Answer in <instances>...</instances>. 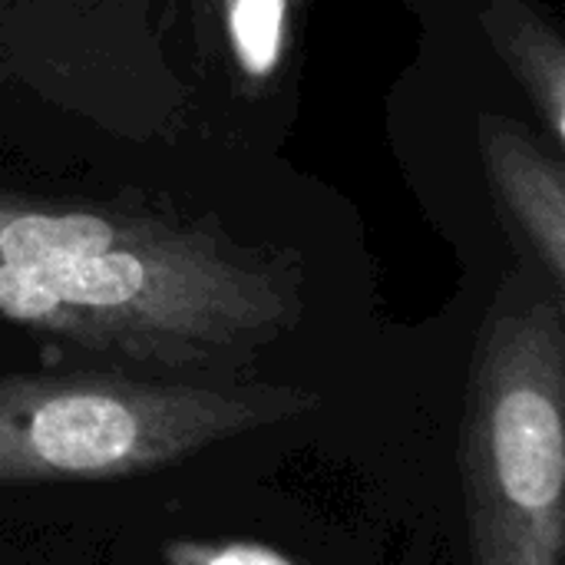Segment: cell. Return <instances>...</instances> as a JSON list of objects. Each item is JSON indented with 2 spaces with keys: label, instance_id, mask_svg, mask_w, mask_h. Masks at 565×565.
<instances>
[{
  "label": "cell",
  "instance_id": "obj_1",
  "mask_svg": "<svg viewBox=\"0 0 565 565\" xmlns=\"http://www.w3.org/2000/svg\"><path fill=\"white\" fill-rule=\"evenodd\" d=\"M0 262L86 318L109 354L166 371L242 367L301 311L295 278L215 235L3 189Z\"/></svg>",
  "mask_w": 565,
  "mask_h": 565
},
{
  "label": "cell",
  "instance_id": "obj_2",
  "mask_svg": "<svg viewBox=\"0 0 565 565\" xmlns=\"http://www.w3.org/2000/svg\"><path fill=\"white\" fill-rule=\"evenodd\" d=\"M318 407L321 394L295 384H199L122 371L0 374V487L156 473Z\"/></svg>",
  "mask_w": 565,
  "mask_h": 565
},
{
  "label": "cell",
  "instance_id": "obj_3",
  "mask_svg": "<svg viewBox=\"0 0 565 565\" xmlns=\"http://www.w3.org/2000/svg\"><path fill=\"white\" fill-rule=\"evenodd\" d=\"M460 480L470 565L565 559V321L559 298L500 305L473 351Z\"/></svg>",
  "mask_w": 565,
  "mask_h": 565
},
{
  "label": "cell",
  "instance_id": "obj_4",
  "mask_svg": "<svg viewBox=\"0 0 565 565\" xmlns=\"http://www.w3.org/2000/svg\"><path fill=\"white\" fill-rule=\"evenodd\" d=\"M483 162L503 209L530 238L553 285H565V179L563 162L546 156L523 126L483 116Z\"/></svg>",
  "mask_w": 565,
  "mask_h": 565
},
{
  "label": "cell",
  "instance_id": "obj_5",
  "mask_svg": "<svg viewBox=\"0 0 565 565\" xmlns=\"http://www.w3.org/2000/svg\"><path fill=\"white\" fill-rule=\"evenodd\" d=\"M497 43L530 93L553 142H565V46L559 33L523 7H503L493 17Z\"/></svg>",
  "mask_w": 565,
  "mask_h": 565
},
{
  "label": "cell",
  "instance_id": "obj_6",
  "mask_svg": "<svg viewBox=\"0 0 565 565\" xmlns=\"http://www.w3.org/2000/svg\"><path fill=\"white\" fill-rule=\"evenodd\" d=\"M295 0H222L225 40L232 63L252 86L278 76L291 33Z\"/></svg>",
  "mask_w": 565,
  "mask_h": 565
},
{
  "label": "cell",
  "instance_id": "obj_7",
  "mask_svg": "<svg viewBox=\"0 0 565 565\" xmlns=\"http://www.w3.org/2000/svg\"><path fill=\"white\" fill-rule=\"evenodd\" d=\"M0 318L20 328H30L36 334L60 338L66 344H76L93 354H109L103 334L79 318L73 308H66L56 295L40 288L26 271L0 262Z\"/></svg>",
  "mask_w": 565,
  "mask_h": 565
},
{
  "label": "cell",
  "instance_id": "obj_8",
  "mask_svg": "<svg viewBox=\"0 0 565 565\" xmlns=\"http://www.w3.org/2000/svg\"><path fill=\"white\" fill-rule=\"evenodd\" d=\"M162 565H311L258 540H192L162 543Z\"/></svg>",
  "mask_w": 565,
  "mask_h": 565
}]
</instances>
